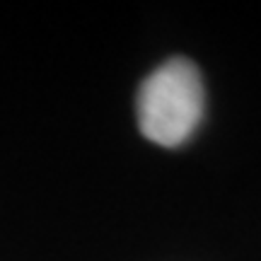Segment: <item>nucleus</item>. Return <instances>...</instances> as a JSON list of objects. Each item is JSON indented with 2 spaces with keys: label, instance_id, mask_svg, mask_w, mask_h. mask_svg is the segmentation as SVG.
<instances>
[{
  "label": "nucleus",
  "instance_id": "obj_1",
  "mask_svg": "<svg viewBox=\"0 0 261 261\" xmlns=\"http://www.w3.org/2000/svg\"><path fill=\"white\" fill-rule=\"evenodd\" d=\"M205 90L194 61L169 58L140 83L136 97L138 128L162 148L184 145L203 119Z\"/></svg>",
  "mask_w": 261,
  "mask_h": 261
}]
</instances>
